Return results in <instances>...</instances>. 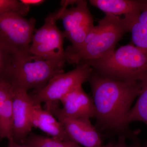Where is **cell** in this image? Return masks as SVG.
Here are the masks:
<instances>
[{"label":"cell","mask_w":147,"mask_h":147,"mask_svg":"<svg viewBox=\"0 0 147 147\" xmlns=\"http://www.w3.org/2000/svg\"><path fill=\"white\" fill-rule=\"evenodd\" d=\"M88 81L96 111L98 131H125L124 122L141 90L140 82H123L93 71Z\"/></svg>","instance_id":"6da1fadb"},{"label":"cell","mask_w":147,"mask_h":147,"mask_svg":"<svg viewBox=\"0 0 147 147\" xmlns=\"http://www.w3.org/2000/svg\"><path fill=\"white\" fill-rule=\"evenodd\" d=\"M127 32L128 28L123 18L105 14L78 50L65 53L66 61L77 65L83 62L104 57L115 50L117 43Z\"/></svg>","instance_id":"7a4b0ae2"},{"label":"cell","mask_w":147,"mask_h":147,"mask_svg":"<svg viewBox=\"0 0 147 147\" xmlns=\"http://www.w3.org/2000/svg\"><path fill=\"white\" fill-rule=\"evenodd\" d=\"M86 62L96 73L119 82H140L147 76V51L134 45L121 46L104 57Z\"/></svg>","instance_id":"3957f363"},{"label":"cell","mask_w":147,"mask_h":147,"mask_svg":"<svg viewBox=\"0 0 147 147\" xmlns=\"http://www.w3.org/2000/svg\"><path fill=\"white\" fill-rule=\"evenodd\" d=\"M65 65L31 53L14 55L7 79L14 89H34L36 92L55 75L63 73Z\"/></svg>","instance_id":"277c9868"},{"label":"cell","mask_w":147,"mask_h":147,"mask_svg":"<svg viewBox=\"0 0 147 147\" xmlns=\"http://www.w3.org/2000/svg\"><path fill=\"white\" fill-rule=\"evenodd\" d=\"M36 22L14 12L0 15V47L15 55L31 53Z\"/></svg>","instance_id":"5b68a950"},{"label":"cell","mask_w":147,"mask_h":147,"mask_svg":"<svg viewBox=\"0 0 147 147\" xmlns=\"http://www.w3.org/2000/svg\"><path fill=\"white\" fill-rule=\"evenodd\" d=\"M70 4V1H63L62 6L60 9L59 19L62 21L64 29V37L71 44L66 48L65 53L78 50L95 26L86 1H71L72 7L67 8Z\"/></svg>","instance_id":"8992f818"},{"label":"cell","mask_w":147,"mask_h":147,"mask_svg":"<svg viewBox=\"0 0 147 147\" xmlns=\"http://www.w3.org/2000/svg\"><path fill=\"white\" fill-rule=\"evenodd\" d=\"M93 71L89 64L83 62L71 71L55 75L45 87L32 96L34 103L41 105L59 102L66 95L88 81Z\"/></svg>","instance_id":"52a82bcc"},{"label":"cell","mask_w":147,"mask_h":147,"mask_svg":"<svg viewBox=\"0 0 147 147\" xmlns=\"http://www.w3.org/2000/svg\"><path fill=\"white\" fill-rule=\"evenodd\" d=\"M61 11H57L46 17L44 25L35 30L33 36L30 51L32 54L48 60L65 65V50L63 47V33L57 26Z\"/></svg>","instance_id":"ba28073f"},{"label":"cell","mask_w":147,"mask_h":147,"mask_svg":"<svg viewBox=\"0 0 147 147\" xmlns=\"http://www.w3.org/2000/svg\"><path fill=\"white\" fill-rule=\"evenodd\" d=\"M45 110L54 115L63 125L69 139L82 146L97 147L102 145L99 131L89 119L67 117L60 112L58 102L45 104Z\"/></svg>","instance_id":"9c48e42d"},{"label":"cell","mask_w":147,"mask_h":147,"mask_svg":"<svg viewBox=\"0 0 147 147\" xmlns=\"http://www.w3.org/2000/svg\"><path fill=\"white\" fill-rule=\"evenodd\" d=\"M34 104L28 92L14 89L13 99V138L17 143H23L30 134L32 126L31 115Z\"/></svg>","instance_id":"30bf717a"},{"label":"cell","mask_w":147,"mask_h":147,"mask_svg":"<svg viewBox=\"0 0 147 147\" xmlns=\"http://www.w3.org/2000/svg\"><path fill=\"white\" fill-rule=\"evenodd\" d=\"M62 108L61 113L67 117L73 119H90L95 118V107L92 98L87 94L82 86L69 93L61 99Z\"/></svg>","instance_id":"8fae6325"},{"label":"cell","mask_w":147,"mask_h":147,"mask_svg":"<svg viewBox=\"0 0 147 147\" xmlns=\"http://www.w3.org/2000/svg\"><path fill=\"white\" fill-rule=\"evenodd\" d=\"M31 122L33 127L39 129L53 138L71 141L60 122L50 111L42 109L41 105L34 104L33 107Z\"/></svg>","instance_id":"7c38bea8"},{"label":"cell","mask_w":147,"mask_h":147,"mask_svg":"<svg viewBox=\"0 0 147 147\" xmlns=\"http://www.w3.org/2000/svg\"><path fill=\"white\" fill-rule=\"evenodd\" d=\"M14 89L6 79L0 80V138H13V99Z\"/></svg>","instance_id":"4fadbf2b"},{"label":"cell","mask_w":147,"mask_h":147,"mask_svg":"<svg viewBox=\"0 0 147 147\" xmlns=\"http://www.w3.org/2000/svg\"><path fill=\"white\" fill-rule=\"evenodd\" d=\"M89 1L92 5L105 14L125 16L140 13L146 0H90Z\"/></svg>","instance_id":"5bb4252c"},{"label":"cell","mask_w":147,"mask_h":147,"mask_svg":"<svg viewBox=\"0 0 147 147\" xmlns=\"http://www.w3.org/2000/svg\"><path fill=\"white\" fill-rule=\"evenodd\" d=\"M141 90L134 107L131 108L124 122L125 129L133 122L144 123L147 127V76L140 81Z\"/></svg>","instance_id":"9a60e30c"},{"label":"cell","mask_w":147,"mask_h":147,"mask_svg":"<svg viewBox=\"0 0 147 147\" xmlns=\"http://www.w3.org/2000/svg\"><path fill=\"white\" fill-rule=\"evenodd\" d=\"M24 144L28 147H83L72 141H64L34 134H29Z\"/></svg>","instance_id":"2e32d148"},{"label":"cell","mask_w":147,"mask_h":147,"mask_svg":"<svg viewBox=\"0 0 147 147\" xmlns=\"http://www.w3.org/2000/svg\"><path fill=\"white\" fill-rule=\"evenodd\" d=\"M30 7L24 5L17 0H0V15L14 12L21 16H26Z\"/></svg>","instance_id":"e0dca14e"},{"label":"cell","mask_w":147,"mask_h":147,"mask_svg":"<svg viewBox=\"0 0 147 147\" xmlns=\"http://www.w3.org/2000/svg\"><path fill=\"white\" fill-rule=\"evenodd\" d=\"M14 55L0 47V80L7 79Z\"/></svg>","instance_id":"ac0fdd59"},{"label":"cell","mask_w":147,"mask_h":147,"mask_svg":"<svg viewBox=\"0 0 147 147\" xmlns=\"http://www.w3.org/2000/svg\"><path fill=\"white\" fill-rule=\"evenodd\" d=\"M126 137L124 135H120L117 141L114 143L113 147H139V145L134 144L131 145H127L126 142Z\"/></svg>","instance_id":"d6986e66"},{"label":"cell","mask_w":147,"mask_h":147,"mask_svg":"<svg viewBox=\"0 0 147 147\" xmlns=\"http://www.w3.org/2000/svg\"><path fill=\"white\" fill-rule=\"evenodd\" d=\"M20 1L24 5L29 7H30L32 6L40 5L45 1L44 0H20Z\"/></svg>","instance_id":"ffe728a7"},{"label":"cell","mask_w":147,"mask_h":147,"mask_svg":"<svg viewBox=\"0 0 147 147\" xmlns=\"http://www.w3.org/2000/svg\"><path fill=\"white\" fill-rule=\"evenodd\" d=\"M7 147H28L26 145L20 144L19 143H17L13 140L11 139L9 140V144L8 146Z\"/></svg>","instance_id":"44dd1931"},{"label":"cell","mask_w":147,"mask_h":147,"mask_svg":"<svg viewBox=\"0 0 147 147\" xmlns=\"http://www.w3.org/2000/svg\"><path fill=\"white\" fill-rule=\"evenodd\" d=\"M114 143L113 142H110L108 143L107 144L105 145H102L101 146L97 147H113Z\"/></svg>","instance_id":"7402d4cb"},{"label":"cell","mask_w":147,"mask_h":147,"mask_svg":"<svg viewBox=\"0 0 147 147\" xmlns=\"http://www.w3.org/2000/svg\"><path fill=\"white\" fill-rule=\"evenodd\" d=\"M143 147H147V143L145 145V146H144Z\"/></svg>","instance_id":"603a6c76"}]
</instances>
